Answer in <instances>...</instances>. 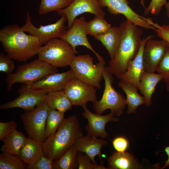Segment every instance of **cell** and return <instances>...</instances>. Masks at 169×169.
Masks as SVG:
<instances>
[{"label":"cell","mask_w":169,"mask_h":169,"mask_svg":"<svg viewBox=\"0 0 169 169\" xmlns=\"http://www.w3.org/2000/svg\"><path fill=\"white\" fill-rule=\"evenodd\" d=\"M153 37L152 35H149L141 39L136 56L129 63L126 71L117 77L120 81L130 83L138 88L141 78L145 72L143 59L144 49L147 41Z\"/></svg>","instance_id":"cell-18"},{"label":"cell","mask_w":169,"mask_h":169,"mask_svg":"<svg viewBox=\"0 0 169 169\" xmlns=\"http://www.w3.org/2000/svg\"><path fill=\"white\" fill-rule=\"evenodd\" d=\"M164 151L168 156V159L165 161V165L161 168V169H164L169 166V146L166 147H165Z\"/></svg>","instance_id":"cell-40"},{"label":"cell","mask_w":169,"mask_h":169,"mask_svg":"<svg viewBox=\"0 0 169 169\" xmlns=\"http://www.w3.org/2000/svg\"><path fill=\"white\" fill-rule=\"evenodd\" d=\"M83 136L79 121L75 115L64 119L56 132L43 143L44 156L53 161L57 160L76 139Z\"/></svg>","instance_id":"cell-3"},{"label":"cell","mask_w":169,"mask_h":169,"mask_svg":"<svg viewBox=\"0 0 169 169\" xmlns=\"http://www.w3.org/2000/svg\"><path fill=\"white\" fill-rule=\"evenodd\" d=\"M140 0V4L144 8V9H145L146 7H145V5L144 0Z\"/></svg>","instance_id":"cell-43"},{"label":"cell","mask_w":169,"mask_h":169,"mask_svg":"<svg viewBox=\"0 0 169 169\" xmlns=\"http://www.w3.org/2000/svg\"><path fill=\"white\" fill-rule=\"evenodd\" d=\"M70 4L66 0H41L38 13L42 15L53 11L58 12Z\"/></svg>","instance_id":"cell-31"},{"label":"cell","mask_w":169,"mask_h":169,"mask_svg":"<svg viewBox=\"0 0 169 169\" xmlns=\"http://www.w3.org/2000/svg\"><path fill=\"white\" fill-rule=\"evenodd\" d=\"M100 5L107 7L109 12L116 15L121 14L126 20L134 24L146 29L155 30L152 23L153 22L150 18H146L135 12L129 6L127 0H98Z\"/></svg>","instance_id":"cell-10"},{"label":"cell","mask_w":169,"mask_h":169,"mask_svg":"<svg viewBox=\"0 0 169 169\" xmlns=\"http://www.w3.org/2000/svg\"><path fill=\"white\" fill-rule=\"evenodd\" d=\"M107 162L109 169H136L142 167L132 155L126 151L113 153L108 158Z\"/></svg>","instance_id":"cell-22"},{"label":"cell","mask_w":169,"mask_h":169,"mask_svg":"<svg viewBox=\"0 0 169 169\" xmlns=\"http://www.w3.org/2000/svg\"><path fill=\"white\" fill-rule=\"evenodd\" d=\"M75 78L74 73L70 69L63 73L49 74L28 85L33 89L49 93L62 90L67 83Z\"/></svg>","instance_id":"cell-16"},{"label":"cell","mask_w":169,"mask_h":169,"mask_svg":"<svg viewBox=\"0 0 169 169\" xmlns=\"http://www.w3.org/2000/svg\"><path fill=\"white\" fill-rule=\"evenodd\" d=\"M167 2L166 0H151L148 6L145 9V14H151L157 16Z\"/></svg>","instance_id":"cell-34"},{"label":"cell","mask_w":169,"mask_h":169,"mask_svg":"<svg viewBox=\"0 0 169 169\" xmlns=\"http://www.w3.org/2000/svg\"><path fill=\"white\" fill-rule=\"evenodd\" d=\"M107 143V141L104 139H99L87 134L76 139L73 145L78 151L83 152L88 156L93 163L97 164L95 158L96 156H98L100 160L101 164H103L101 149Z\"/></svg>","instance_id":"cell-19"},{"label":"cell","mask_w":169,"mask_h":169,"mask_svg":"<svg viewBox=\"0 0 169 169\" xmlns=\"http://www.w3.org/2000/svg\"><path fill=\"white\" fill-rule=\"evenodd\" d=\"M44 156L43 143L28 137L18 156L28 165L36 162Z\"/></svg>","instance_id":"cell-20"},{"label":"cell","mask_w":169,"mask_h":169,"mask_svg":"<svg viewBox=\"0 0 169 169\" xmlns=\"http://www.w3.org/2000/svg\"><path fill=\"white\" fill-rule=\"evenodd\" d=\"M57 68L38 59L19 66L16 71L7 75L5 80L9 91L15 83L30 85L45 76L58 73Z\"/></svg>","instance_id":"cell-4"},{"label":"cell","mask_w":169,"mask_h":169,"mask_svg":"<svg viewBox=\"0 0 169 169\" xmlns=\"http://www.w3.org/2000/svg\"><path fill=\"white\" fill-rule=\"evenodd\" d=\"M82 107L84 110L82 115L88 121L85 127L87 134L104 139L108 136L105 129V125L108 122L118 121L115 116L111 112L105 115L95 114L90 111L86 105Z\"/></svg>","instance_id":"cell-15"},{"label":"cell","mask_w":169,"mask_h":169,"mask_svg":"<svg viewBox=\"0 0 169 169\" xmlns=\"http://www.w3.org/2000/svg\"><path fill=\"white\" fill-rule=\"evenodd\" d=\"M111 27L105 20L104 17L97 16H95L90 21H85L84 26L87 34L94 37L106 32Z\"/></svg>","instance_id":"cell-29"},{"label":"cell","mask_w":169,"mask_h":169,"mask_svg":"<svg viewBox=\"0 0 169 169\" xmlns=\"http://www.w3.org/2000/svg\"><path fill=\"white\" fill-rule=\"evenodd\" d=\"M112 143L115 149L118 152L126 151L129 146L128 140L123 136H117L112 141Z\"/></svg>","instance_id":"cell-38"},{"label":"cell","mask_w":169,"mask_h":169,"mask_svg":"<svg viewBox=\"0 0 169 169\" xmlns=\"http://www.w3.org/2000/svg\"><path fill=\"white\" fill-rule=\"evenodd\" d=\"M19 96L14 100L0 105V109L6 110L20 108L25 111L32 110L45 101L48 93L33 89L23 84L18 90Z\"/></svg>","instance_id":"cell-12"},{"label":"cell","mask_w":169,"mask_h":169,"mask_svg":"<svg viewBox=\"0 0 169 169\" xmlns=\"http://www.w3.org/2000/svg\"><path fill=\"white\" fill-rule=\"evenodd\" d=\"M164 6L166 10V15L169 18V2H167Z\"/></svg>","instance_id":"cell-42"},{"label":"cell","mask_w":169,"mask_h":169,"mask_svg":"<svg viewBox=\"0 0 169 169\" xmlns=\"http://www.w3.org/2000/svg\"><path fill=\"white\" fill-rule=\"evenodd\" d=\"M44 45L39 51L38 58L57 68L70 66L78 53L76 49L60 38L52 39Z\"/></svg>","instance_id":"cell-5"},{"label":"cell","mask_w":169,"mask_h":169,"mask_svg":"<svg viewBox=\"0 0 169 169\" xmlns=\"http://www.w3.org/2000/svg\"><path fill=\"white\" fill-rule=\"evenodd\" d=\"M53 161L44 156L36 162L31 165H26L28 169H53Z\"/></svg>","instance_id":"cell-35"},{"label":"cell","mask_w":169,"mask_h":169,"mask_svg":"<svg viewBox=\"0 0 169 169\" xmlns=\"http://www.w3.org/2000/svg\"><path fill=\"white\" fill-rule=\"evenodd\" d=\"M61 18L55 23L46 25H40L36 27L32 23L28 11H27L24 24L22 27V30L29 34L37 37L42 44H45L50 40L60 38L66 32L68 27L65 25L67 21L65 16Z\"/></svg>","instance_id":"cell-9"},{"label":"cell","mask_w":169,"mask_h":169,"mask_svg":"<svg viewBox=\"0 0 169 169\" xmlns=\"http://www.w3.org/2000/svg\"><path fill=\"white\" fill-rule=\"evenodd\" d=\"M95 88L75 78L67 83L63 91L73 105L82 107L97 100Z\"/></svg>","instance_id":"cell-11"},{"label":"cell","mask_w":169,"mask_h":169,"mask_svg":"<svg viewBox=\"0 0 169 169\" xmlns=\"http://www.w3.org/2000/svg\"><path fill=\"white\" fill-rule=\"evenodd\" d=\"M60 16H66L68 21V28L79 15L89 13L99 17H104L105 13L100 5L98 0H73L66 8L58 12Z\"/></svg>","instance_id":"cell-13"},{"label":"cell","mask_w":169,"mask_h":169,"mask_svg":"<svg viewBox=\"0 0 169 169\" xmlns=\"http://www.w3.org/2000/svg\"><path fill=\"white\" fill-rule=\"evenodd\" d=\"M113 75L109 66H105L103 74L105 88L102 96L99 101L96 100L93 103L94 109L96 114L102 115L108 109L115 116H120L124 113L126 105L125 99L112 86Z\"/></svg>","instance_id":"cell-6"},{"label":"cell","mask_w":169,"mask_h":169,"mask_svg":"<svg viewBox=\"0 0 169 169\" xmlns=\"http://www.w3.org/2000/svg\"><path fill=\"white\" fill-rule=\"evenodd\" d=\"M162 80L161 75L155 72H145L141 76L137 88L145 98L146 106H149L151 105V97L155 87Z\"/></svg>","instance_id":"cell-23"},{"label":"cell","mask_w":169,"mask_h":169,"mask_svg":"<svg viewBox=\"0 0 169 169\" xmlns=\"http://www.w3.org/2000/svg\"><path fill=\"white\" fill-rule=\"evenodd\" d=\"M78 152L72 145L59 159L53 162V169H77L78 164L76 159Z\"/></svg>","instance_id":"cell-27"},{"label":"cell","mask_w":169,"mask_h":169,"mask_svg":"<svg viewBox=\"0 0 169 169\" xmlns=\"http://www.w3.org/2000/svg\"><path fill=\"white\" fill-rule=\"evenodd\" d=\"M16 122L11 120L7 122H0V140L2 141L5 137L16 129Z\"/></svg>","instance_id":"cell-37"},{"label":"cell","mask_w":169,"mask_h":169,"mask_svg":"<svg viewBox=\"0 0 169 169\" xmlns=\"http://www.w3.org/2000/svg\"><path fill=\"white\" fill-rule=\"evenodd\" d=\"M76 159L78 164V169H93L94 163L85 153L78 151L76 156Z\"/></svg>","instance_id":"cell-36"},{"label":"cell","mask_w":169,"mask_h":169,"mask_svg":"<svg viewBox=\"0 0 169 169\" xmlns=\"http://www.w3.org/2000/svg\"><path fill=\"white\" fill-rule=\"evenodd\" d=\"M27 138L22 132L16 129L2 140L3 144L0 150L2 152L18 156Z\"/></svg>","instance_id":"cell-25"},{"label":"cell","mask_w":169,"mask_h":169,"mask_svg":"<svg viewBox=\"0 0 169 169\" xmlns=\"http://www.w3.org/2000/svg\"><path fill=\"white\" fill-rule=\"evenodd\" d=\"M85 21L84 17L76 18L71 27L60 38L67 42L75 49L79 45L85 46L95 54L99 62L105 64L103 58L94 50L88 41L84 29Z\"/></svg>","instance_id":"cell-14"},{"label":"cell","mask_w":169,"mask_h":169,"mask_svg":"<svg viewBox=\"0 0 169 169\" xmlns=\"http://www.w3.org/2000/svg\"><path fill=\"white\" fill-rule=\"evenodd\" d=\"M93 169H108L107 168L104 166L103 164L99 165L93 163Z\"/></svg>","instance_id":"cell-41"},{"label":"cell","mask_w":169,"mask_h":169,"mask_svg":"<svg viewBox=\"0 0 169 169\" xmlns=\"http://www.w3.org/2000/svg\"><path fill=\"white\" fill-rule=\"evenodd\" d=\"M67 1H68V2H69L70 3H71L73 1V0H66Z\"/></svg>","instance_id":"cell-45"},{"label":"cell","mask_w":169,"mask_h":169,"mask_svg":"<svg viewBox=\"0 0 169 169\" xmlns=\"http://www.w3.org/2000/svg\"><path fill=\"white\" fill-rule=\"evenodd\" d=\"M156 71L161 75L162 80L166 84L169 83V47L157 66Z\"/></svg>","instance_id":"cell-32"},{"label":"cell","mask_w":169,"mask_h":169,"mask_svg":"<svg viewBox=\"0 0 169 169\" xmlns=\"http://www.w3.org/2000/svg\"><path fill=\"white\" fill-rule=\"evenodd\" d=\"M168 47L163 40L150 39L146 42L143 51V59L145 71L155 72L156 67Z\"/></svg>","instance_id":"cell-17"},{"label":"cell","mask_w":169,"mask_h":169,"mask_svg":"<svg viewBox=\"0 0 169 169\" xmlns=\"http://www.w3.org/2000/svg\"><path fill=\"white\" fill-rule=\"evenodd\" d=\"M64 119V113L50 108L44 131L45 140L56 132Z\"/></svg>","instance_id":"cell-28"},{"label":"cell","mask_w":169,"mask_h":169,"mask_svg":"<svg viewBox=\"0 0 169 169\" xmlns=\"http://www.w3.org/2000/svg\"><path fill=\"white\" fill-rule=\"evenodd\" d=\"M139 27L127 20L120 25L121 42L108 66L111 72L117 77L126 71L129 63L139 52L143 34V30Z\"/></svg>","instance_id":"cell-2"},{"label":"cell","mask_w":169,"mask_h":169,"mask_svg":"<svg viewBox=\"0 0 169 169\" xmlns=\"http://www.w3.org/2000/svg\"><path fill=\"white\" fill-rule=\"evenodd\" d=\"M45 101L50 108L64 113L67 110H70L73 106L63 90L48 93Z\"/></svg>","instance_id":"cell-26"},{"label":"cell","mask_w":169,"mask_h":169,"mask_svg":"<svg viewBox=\"0 0 169 169\" xmlns=\"http://www.w3.org/2000/svg\"><path fill=\"white\" fill-rule=\"evenodd\" d=\"M152 24L158 36L165 41L169 47V25H161L154 22Z\"/></svg>","instance_id":"cell-39"},{"label":"cell","mask_w":169,"mask_h":169,"mask_svg":"<svg viewBox=\"0 0 169 169\" xmlns=\"http://www.w3.org/2000/svg\"><path fill=\"white\" fill-rule=\"evenodd\" d=\"M0 42L7 55L19 62H26L38 54L42 45L37 37L27 34L17 24L0 30Z\"/></svg>","instance_id":"cell-1"},{"label":"cell","mask_w":169,"mask_h":169,"mask_svg":"<svg viewBox=\"0 0 169 169\" xmlns=\"http://www.w3.org/2000/svg\"><path fill=\"white\" fill-rule=\"evenodd\" d=\"M105 64L93 63V58L89 54L75 56L70 65L75 77L95 88H101Z\"/></svg>","instance_id":"cell-7"},{"label":"cell","mask_w":169,"mask_h":169,"mask_svg":"<svg viewBox=\"0 0 169 169\" xmlns=\"http://www.w3.org/2000/svg\"><path fill=\"white\" fill-rule=\"evenodd\" d=\"M125 94V101L127 105V112L129 114H135L136 109L139 106L145 104V99L138 93V88L131 83L120 81L118 83Z\"/></svg>","instance_id":"cell-24"},{"label":"cell","mask_w":169,"mask_h":169,"mask_svg":"<svg viewBox=\"0 0 169 169\" xmlns=\"http://www.w3.org/2000/svg\"><path fill=\"white\" fill-rule=\"evenodd\" d=\"M26 165L18 156L4 152L0 154V169H25Z\"/></svg>","instance_id":"cell-30"},{"label":"cell","mask_w":169,"mask_h":169,"mask_svg":"<svg viewBox=\"0 0 169 169\" xmlns=\"http://www.w3.org/2000/svg\"><path fill=\"white\" fill-rule=\"evenodd\" d=\"M50 108L45 101L33 109L21 114L23 126L28 137L41 143L45 140L44 131Z\"/></svg>","instance_id":"cell-8"},{"label":"cell","mask_w":169,"mask_h":169,"mask_svg":"<svg viewBox=\"0 0 169 169\" xmlns=\"http://www.w3.org/2000/svg\"><path fill=\"white\" fill-rule=\"evenodd\" d=\"M166 84V89L169 92V83Z\"/></svg>","instance_id":"cell-44"},{"label":"cell","mask_w":169,"mask_h":169,"mask_svg":"<svg viewBox=\"0 0 169 169\" xmlns=\"http://www.w3.org/2000/svg\"><path fill=\"white\" fill-rule=\"evenodd\" d=\"M119 27L113 26L106 32L94 37L99 41L107 51L110 59L114 57L121 40Z\"/></svg>","instance_id":"cell-21"},{"label":"cell","mask_w":169,"mask_h":169,"mask_svg":"<svg viewBox=\"0 0 169 169\" xmlns=\"http://www.w3.org/2000/svg\"><path fill=\"white\" fill-rule=\"evenodd\" d=\"M15 69V65L13 59L7 55L3 53L0 54V71L7 75L13 73Z\"/></svg>","instance_id":"cell-33"}]
</instances>
